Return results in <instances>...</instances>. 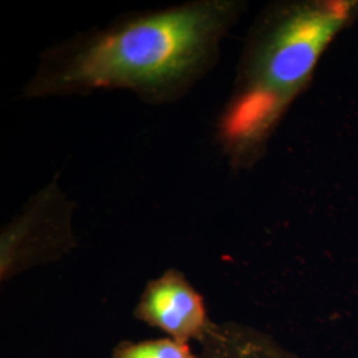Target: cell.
I'll list each match as a JSON object with an SVG mask.
<instances>
[{
    "mask_svg": "<svg viewBox=\"0 0 358 358\" xmlns=\"http://www.w3.org/2000/svg\"><path fill=\"white\" fill-rule=\"evenodd\" d=\"M110 358H198L189 344L164 337L145 341H121L113 348Z\"/></svg>",
    "mask_w": 358,
    "mask_h": 358,
    "instance_id": "cell-6",
    "label": "cell"
},
{
    "mask_svg": "<svg viewBox=\"0 0 358 358\" xmlns=\"http://www.w3.org/2000/svg\"><path fill=\"white\" fill-rule=\"evenodd\" d=\"M198 358H299L268 334L238 322H214Z\"/></svg>",
    "mask_w": 358,
    "mask_h": 358,
    "instance_id": "cell-5",
    "label": "cell"
},
{
    "mask_svg": "<svg viewBox=\"0 0 358 358\" xmlns=\"http://www.w3.org/2000/svg\"><path fill=\"white\" fill-rule=\"evenodd\" d=\"M244 10L241 0H190L120 15L47 48L22 96L118 90L153 106L177 103L217 65L222 41Z\"/></svg>",
    "mask_w": 358,
    "mask_h": 358,
    "instance_id": "cell-1",
    "label": "cell"
},
{
    "mask_svg": "<svg viewBox=\"0 0 358 358\" xmlns=\"http://www.w3.org/2000/svg\"><path fill=\"white\" fill-rule=\"evenodd\" d=\"M76 203L55 176L31 195L22 210L0 232V280L8 282L28 269L57 262L77 243L73 232Z\"/></svg>",
    "mask_w": 358,
    "mask_h": 358,
    "instance_id": "cell-3",
    "label": "cell"
},
{
    "mask_svg": "<svg viewBox=\"0 0 358 358\" xmlns=\"http://www.w3.org/2000/svg\"><path fill=\"white\" fill-rule=\"evenodd\" d=\"M133 316L183 344H201L214 324L203 296L176 268L148 282Z\"/></svg>",
    "mask_w": 358,
    "mask_h": 358,
    "instance_id": "cell-4",
    "label": "cell"
},
{
    "mask_svg": "<svg viewBox=\"0 0 358 358\" xmlns=\"http://www.w3.org/2000/svg\"><path fill=\"white\" fill-rule=\"evenodd\" d=\"M357 7V1H287L259 15L217 117V145L231 166H251L259 159L322 52Z\"/></svg>",
    "mask_w": 358,
    "mask_h": 358,
    "instance_id": "cell-2",
    "label": "cell"
}]
</instances>
